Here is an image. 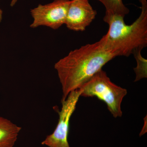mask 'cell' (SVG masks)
Listing matches in <instances>:
<instances>
[{
    "label": "cell",
    "mask_w": 147,
    "mask_h": 147,
    "mask_svg": "<svg viewBox=\"0 0 147 147\" xmlns=\"http://www.w3.org/2000/svg\"><path fill=\"white\" fill-rule=\"evenodd\" d=\"M97 14L88 0H71L65 24L67 28L75 31H84Z\"/></svg>",
    "instance_id": "8992f818"
},
{
    "label": "cell",
    "mask_w": 147,
    "mask_h": 147,
    "mask_svg": "<svg viewBox=\"0 0 147 147\" xmlns=\"http://www.w3.org/2000/svg\"><path fill=\"white\" fill-rule=\"evenodd\" d=\"M79 88L82 90L81 96H95L105 102L114 118L121 117L122 116L121 105L124 97L127 94V90L113 83L102 69Z\"/></svg>",
    "instance_id": "3957f363"
},
{
    "label": "cell",
    "mask_w": 147,
    "mask_h": 147,
    "mask_svg": "<svg viewBox=\"0 0 147 147\" xmlns=\"http://www.w3.org/2000/svg\"><path fill=\"white\" fill-rule=\"evenodd\" d=\"M139 1L141 3L145 2L147 1L146 0H139Z\"/></svg>",
    "instance_id": "7c38bea8"
},
{
    "label": "cell",
    "mask_w": 147,
    "mask_h": 147,
    "mask_svg": "<svg viewBox=\"0 0 147 147\" xmlns=\"http://www.w3.org/2000/svg\"><path fill=\"white\" fill-rule=\"evenodd\" d=\"M3 19V11L0 9V23L1 22Z\"/></svg>",
    "instance_id": "8fae6325"
},
{
    "label": "cell",
    "mask_w": 147,
    "mask_h": 147,
    "mask_svg": "<svg viewBox=\"0 0 147 147\" xmlns=\"http://www.w3.org/2000/svg\"><path fill=\"white\" fill-rule=\"evenodd\" d=\"M71 0H55L45 5L40 4L32 9V28L43 26L57 30L65 24L67 11Z\"/></svg>",
    "instance_id": "5b68a950"
},
{
    "label": "cell",
    "mask_w": 147,
    "mask_h": 147,
    "mask_svg": "<svg viewBox=\"0 0 147 147\" xmlns=\"http://www.w3.org/2000/svg\"><path fill=\"white\" fill-rule=\"evenodd\" d=\"M21 127L11 121L0 117V147H13Z\"/></svg>",
    "instance_id": "52a82bcc"
},
{
    "label": "cell",
    "mask_w": 147,
    "mask_h": 147,
    "mask_svg": "<svg viewBox=\"0 0 147 147\" xmlns=\"http://www.w3.org/2000/svg\"><path fill=\"white\" fill-rule=\"evenodd\" d=\"M137 62V67L134 68L136 74L135 82L147 77V59L141 55V51H137L133 54Z\"/></svg>",
    "instance_id": "9c48e42d"
},
{
    "label": "cell",
    "mask_w": 147,
    "mask_h": 147,
    "mask_svg": "<svg viewBox=\"0 0 147 147\" xmlns=\"http://www.w3.org/2000/svg\"><path fill=\"white\" fill-rule=\"evenodd\" d=\"M116 56L99 40L71 51L55 65L62 90V100L79 89Z\"/></svg>",
    "instance_id": "6da1fadb"
},
{
    "label": "cell",
    "mask_w": 147,
    "mask_h": 147,
    "mask_svg": "<svg viewBox=\"0 0 147 147\" xmlns=\"http://www.w3.org/2000/svg\"><path fill=\"white\" fill-rule=\"evenodd\" d=\"M140 16L133 24L127 25L124 17L111 16L103 18L108 24L107 33L100 39L104 47L117 56L128 57L142 51L147 45V2L142 3Z\"/></svg>",
    "instance_id": "7a4b0ae2"
},
{
    "label": "cell",
    "mask_w": 147,
    "mask_h": 147,
    "mask_svg": "<svg viewBox=\"0 0 147 147\" xmlns=\"http://www.w3.org/2000/svg\"><path fill=\"white\" fill-rule=\"evenodd\" d=\"M102 3L106 9L105 17L111 16H124L129 9L123 4L122 0H97Z\"/></svg>",
    "instance_id": "ba28073f"
},
{
    "label": "cell",
    "mask_w": 147,
    "mask_h": 147,
    "mask_svg": "<svg viewBox=\"0 0 147 147\" xmlns=\"http://www.w3.org/2000/svg\"><path fill=\"white\" fill-rule=\"evenodd\" d=\"M82 92L81 88L75 90L64 100H61L62 108L59 112L57 125L53 133L47 136L41 144L48 147H70L68 141L69 121Z\"/></svg>",
    "instance_id": "277c9868"
},
{
    "label": "cell",
    "mask_w": 147,
    "mask_h": 147,
    "mask_svg": "<svg viewBox=\"0 0 147 147\" xmlns=\"http://www.w3.org/2000/svg\"><path fill=\"white\" fill-rule=\"evenodd\" d=\"M18 0H11V2L10 6L11 7H13L16 4V2Z\"/></svg>",
    "instance_id": "30bf717a"
}]
</instances>
